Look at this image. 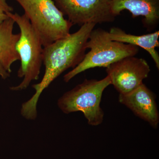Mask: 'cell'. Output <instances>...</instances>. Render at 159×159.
I'll return each mask as SVG.
<instances>
[{
  "label": "cell",
  "mask_w": 159,
  "mask_h": 159,
  "mask_svg": "<svg viewBox=\"0 0 159 159\" xmlns=\"http://www.w3.org/2000/svg\"><path fill=\"white\" fill-rule=\"evenodd\" d=\"M96 24H85L67 37L57 40L43 47V63L45 73L40 82L32 86L35 92L22 103V116L28 120H34L38 116L37 104L41 95L64 72L78 65L85 55L86 45Z\"/></svg>",
  "instance_id": "1"
},
{
  "label": "cell",
  "mask_w": 159,
  "mask_h": 159,
  "mask_svg": "<svg viewBox=\"0 0 159 159\" xmlns=\"http://www.w3.org/2000/svg\"><path fill=\"white\" fill-rule=\"evenodd\" d=\"M8 16L14 20L20 30L19 39L16 45L20 61L17 76L22 78L19 84L10 89L21 91L28 88L32 81L39 78L43 63V46L38 34L25 14L9 12Z\"/></svg>",
  "instance_id": "2"
},
{
  "label": "cell",
  "mask_w": 159,
  "mask_h": 159,
  "mask_svg": "<svg viewBox=\"0 0 159 159\" xmlns=\"http://www.w3.org/2000/svg\"><path fill=\"white\" fill-rule=\"evenodd\" d=\"M86 48L90 49V51L85 54L78 65L64 75L65 82H69L89 69L107 68L124 57L135 56L139 51L137 46L112 40L108 31L101 29H94L92 31Z\"/></svg>",
  "instance_id": "3"
},
{
  "label": "cell",
  "mask_w": 159,
  "mask_h": 159,
  "mask_svg": "<svg viewBox=\"0 0 159 159\" xmlns=\"http://www.w3.org/2000/svg\"><path fill=\"white\" fill-rule=\"evenodd\" d=\"M111 84V79L107 75L101 80L85 79L60 97L57 106L64 114L82 112L89 125H100L104 115L100 107L102 93Z\"/></svg>",
  "instance_id": "4"
},
{
  "label": "cell",
  "mask_w": 159,
  "mask_h": 159,
  "mask_svg": "<svg viewBox=\"0 0 159 159\" xmlns=\"http://www.w3.org/2000/svg\"><path fill=\"white\" fill-rule=\"evenodd\" d=\"M38 34L44 47L67 37L73 25L54 0H15Z\"/></svg>",
  "instance_id": "5"
},
{
  "label": "cell",
  "mask_w": 159,
  "mask_h": 159,
  "mask_svg": "<svg viewBox=\"0 0 159 159\" xmlns=\"http://www.w3.org/2000/svg\"><path fill=\"white\" fill-rule=\"evenodd\" d=\"M55 5L72 25L111 22V0H54Z\"/></svg>",
  "instance_id": "6"
},
{
  "label": "cell",
  "mask_w": 159,
  "mask_h": 159,
  "mask_svg": "<svg viewBox=\"0 0 159 159\" xmlns=\"http://www.w3.org/2000/svg\"><path fill=\"white\" fill-rule=\"evenodd\" d=\"M150 71L145 60L135 56L124 57L106 69L111 84L119 94L129 93L139 87L148 77Z\"/></svg>",
  "instance_id": "7"
},
{
  "label": "cell",
  "mask_w": 159,
  "mask_h": 159,
  "mask_svg": "<svg viewBox=\"0 0 159 159\" xmlns=\"http://www.w3.org/2000/svg\"><path fill=\"white\" fill-rule=\"evenodd\" d=\"M155 95L142 83L126 94H119V101L136 116L149 123L153 128L158 127L159 114Z\"/></svg>",
  "instance_id": "8"
},
{
  "label": "cell",
  "mask_w": 159,
  "mask_h": 159,
  "mask_svg": "<svg viewBox=\"0 0 159 159\" xmlns=\"http://www.w3.org/2000/svg\"><path fill=\"white\" fill-rule=\"evenodd\" d=\"M127 10L133 18L142 16L148 31L156 27L159 22V0H111V11L115 17Z\"/></svg>",
  "instance_id": "9"
},
{
  "label": "cell",
  "mask_w": 159,
  "mask_h": 159,
  "mask_svg": "<svg viewBox=\"0 0 159 159\" xmlns=\"http://www.w3.org/2000/svg\"><path fill=\"white\" fill-rule=\"evenodd\" d=\"M15 24L14 20L9 17L0 25V64L9 74L12 64L20 60L16 45L20 34L13 33Z\"/></svg>",
  "instance_id": "10"
},
{
  "label": "cell",
  "mask_w": 159,
  "mask_h": 159,
  "mask_svg": "<svg viewBox=\"0 0 159 159\" xmlns=\"http://www.w3.org/2000/svg\"><path fill=\"white\" fill-rule=\"evenodd\" d=\"M108 33L112 40L140 47L147 51L159 70V55L156 50V48L159 47V31L144 35H136L128 34L120 28L113 27L111 28Z\"/></svg>",
  "instance_id": "11"
},
{
  "label": "cell",
  "mask_w": 159,
  "mask_h": 159,
  "mask_svg": "<svg viewBox=\"0 0 159 159\" xmlns=\"http://www.w3.org/2000/svg\"><path fill=\"white\" fill-rule=\"evenodd\" d=\"M13 11V8L9 6L6 0H0V25L9 18L8 13Z\"/></svg>",
  "instance_id": "12"
},
{
  "label": "cell",
  "mask_w": 159,
  "mask_h": 159,
  "mask_svg": "<svg viewBox=\"0 0 159 159\" xmlns=\"http://www.w3.org/2000/svg\"><path fill=\"white\" fill-rule=\"evenodd\" d=\"M10 76V74L8 73L7 71L4 69L2 66L0 64V77L4 79H6L9 78Z\"/></svg>",
  "instance_id": "13"
}]
</instances>
